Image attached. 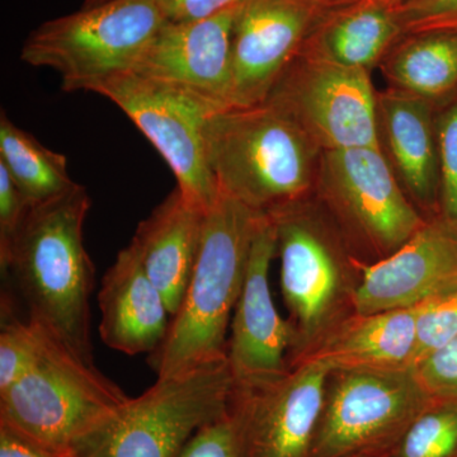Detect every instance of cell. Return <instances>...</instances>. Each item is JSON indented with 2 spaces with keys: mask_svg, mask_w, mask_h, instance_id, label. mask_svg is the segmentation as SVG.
I'll return each mask as SVG.
<instances>
[{
  "mask_svg": "<svg viewBox=\"0 0 457 457\" xmlns=\"http://www.w3.org/2000/svg\"><path fill=\"white\" fill-rule=\"evenodd\" d=\"M326 361L312 357L278 383L251 393L234 392L243 457H309L326 407Z\"/></svg>",
  "mask_w": 457,
  "mask_h": 457,
  "instance_id": "12",
  "label": "cell"
},
{
  "mask_svg": "<svg viewBox=\"0 0 457 457\" xmlns=\"http://www.w3.org/2000/svg\"><path fill=\"white\" fill-rule=\"evenodd\" d=\"M338 372L309 457L386 456L435 404L413 368Z\"/></svg>",
  "mask_w": 457,
  "mask_h": 457,
  "instance_id": "7",
  "label": "cell"
},
{
  "mask_svg": "<svg viewBox=\"0 0 457 457\" xmlns=\"http://www.w3.org/2000/svg\"><path fill=\"white\" fill-rule=\"evenodd\" d=\"M385 457H457V402L431 405Z\"/></svg>",
  "mask_w": 457,
  "mask_h": 457,
  "instance_id": "24",
  "label": "cell"
},
{
  "mask_svg": "<svg viewBox=\"0 0 457 457\" xmlns=\"http://www.w3.org/2000/svg\"><path fill=\"white\" fill-rule=\"evenodd\" d=\"M108 0H86L84 2L83 7L89 8V7H96V5L102 4V3H106Z\"/></svg>",
  "mask_w": 457,
  "mask_h": 457,
  "instance_id": "36",
  "label": "cell"
},
{
  "mask_svg": "<svg viewBox=\"0 0 457 457\" xmlns=\"http://www.w3.org/2000/svg\"><path fill=\"white\" fill-rule=\"evenodd\" d=\"M330 9L306 0H245L231 42V107L264 104Z\"/></svg>",
  "mask_w": 457,
  "mask_h": 457,
  "instance_id": "13",
  "label": "cell"
},
{
  "mask_svg": "<svg viewBox=\"0 0 457 457\" xmlns=\"http://www.w3.org/2000/svg\"><path fill=\"white\" fill-rule=\"evenodd\" d=\"M242 3L206 20L165 21L132 71L188 90L218 110L231 107V42Z\"/></svg>",
  "mask_w": 457,
  "mask_h": 457,
  "instance_id": "15",
  "label": "cell"
},
{
  "mask_svg": "<svg viewBox=\"0 0 457 457\" xmlns=\"http://www.w3.org/2000/svg\"><path fill=\"white\" fill-rule=\"evenodd\" d=\"M98 303L99 336L111 350L152 354L164 342L171 315L131 243L104 273Z\"/></svg>",
  "mask_w": 457,
  "mask_h": 457,
  "instance_id": "18",
  "label": "cell"
},
{
  "mask_svg": "<svg viewBox=\"0 0 457 457\" xmlns=\"http://www.w3.org/2000/svg\"><path fill=\"white\" fill-rule=\"evenodd\" d=\"M0 165L31 207L55 200L78 185L69 176L65 156L42 145L5 112L0 116Z\"/></svg>",
  "mask_w": 457,
  "mask_h": 457,
  "instance_id": "23",
  "label": "cell"
},
{
  "mask_svg": "<svg viewBox=\"0 0 457 457\" xmlns=\"http://www.w3.org/2000/svg\"><path fill=\"white\" fill-rule=\"evenodd\" d=\"M403 36L393 9L378 0H359L327 11L300 53L371 73Z\"/></svg>",
  "mask_w": 457,
  "mask_h": 457,
  "instance_id": "20",
  "label": "cell"
},
{
  "mask_svg": "<svg viewBox=\"0 0 457 457\" xmlns=\"http://www.w3.org/2000/svg\"><path fill=\"white\" fill-rule=\"evenodd\" d=\"M389 87L438 102L457 90V29L404 35L384 57Z\"/></svg>",
  "mask_w": 457,
  "mask_h": 457,
  "instance_id": "22",
  "label": "cell"
},
{
  "mask_svg": "<svg viewBox=\"0 0 457 457\" xmlns=\"http://www.w3.org/2000/svg\"><path fill=\"white\" fill-rule=\"evenodd\" d=\"M276 253L278 228L263 213L255 228L228 342L227 360L237 393L266 389L287 375L286 352L296 341L297 330L279 317L270 294V267Z\"/></svg>",
  "mask_w": 457,
  "mask_h": 457,
  "instance_id": "11",
  "label": "cell"
},
{
  "mask_svg": "<svg viewBox=\"0 0 457 457\" xmlns=\"http://www.w3.org/2000/svg\"><path fill=\"white\" fill-rule=\"evenodd\" d=\"M93 92L121 108L161 153L177 179V188L204 212L220 197L213 179L204 126L218 108L170 84L128 71L99 84Z\"/></svg>",
  "mask_w": 457,
  "mask_h": 457,
  "instance_id": "8",
  "label": "cell"
},
{
  "mask_svg": "<svg viewBox=\"0 0 457 457\" xmlns=\"http://www.w3.org/2000/svg\"><path fill=\"white\" fill-rule=\"evenodd\" d=\"M352 457H385V456L361 455V456H352Z\"/></svg>",
  "mask_w": 457,
  "mask_h": 457,
  "instance_id": "37",
  "label": "cell"
},
{
  "mask_svg": "<svg viewBox=\"0 0 457 457\" xmlns=\"http://www.w3.org/2000/svg\"><path fill=\"white\" fill-rule=\"evenodd\" d=\"M435 106L441 213L457 222V90L449 97L435 102Z\"/></svg>",
  "mask_w": 457,
  "mask_h": 457,
  "instance_id": "26",
  "label": "cell"
},
{
  "mask_svg": "<svg viewBox=\"0 0 457 457\" xmlns=\"http://www.w3.org/2000/svg\"><path fill=\"white\" fill-rule=\"evenodd\" d=\"M219 192L260 213L311 197L323 149L272 102L216 111L204 126Z\"/></svg>",
  "mask_w": 457,
  "mask_h": 457,
  "instance_id": "2",
  "label": "cell"
},
{
  "mask_svg": "<svg viewBox=\"0 0 457 457\" xmlns=\"http://www.w3.org/2000/svg\"><path fill=\"white\" fill-rule=\"evenodd\" d=\"M308 200L267 213L278 228L282 294L305 335L327 317L339 282L335 245L312 218Z\"/></svg>",
  "mask_w": 457,
  "mask_h": 457,
  "instance_id": "16",
  "label": "cell"
},
{
  "mask_svg": "<svg viewBox=\"0 0 457 457\" xmlns=\"http://www.w3.org/2000/svg\"><path fill=\"white\" fill-rule=\"evenodd\" d=\"M376 93L369 71L299 53L267 101L323 150L378 147Z\"/></svg>",
  "mask_w": 457,
  "mask_h": 457,
  "instance_id": "9",
  "label": "cell"
},
{
  "mask_svg": "<svg viewBox=\"0 0 457 457\" xmlns=\"http://www.w3.org/2000/svg\"><path fill=\"white\" fill-rule=\"evenodd\" d=\"M314 192L363 242L387 255L427 220L378 147L323 150Z\"/></svg>",
  "mask_w": 457,
  "mask_h": 457,
  "instance_id": "10",
  "label": "cell"
},
{
  "mask_svg": "<svg viewBox=\"0 0 457 457\" xmlns=\"http://www.w3.org/2000/svg\"><path fill=\"white\" fill-rule=\"evenodd\" d=\"M353 294L359 315L417 308L457 290V222L427 218L400 248L370 266Z\"/></svg>",
  "mask_w": 457,
  "mask_h": 457,
  "instance_id": "14",
  "label": "cell"
},
{
  "mask_svg": "<svg viewBox=\"0 0 457 457\" xmlns=\"http://www.w3.org/2000/svg\"><path fill=\"white\" fill-rule=\"evenodd\" d=\"M263 213L220 194L204 216L196 266L161 347L147 357L156 378L227 359L228 330Z\"/></svg>",
  "mask_w": 457,
  "mask_h": 457,
  "instance_id": "3",
  "label": "cell"
},
{
  "mask_svg": "<svg viewBox=\"0 0 457 457\" xmlns=\"http://www.w3.org/2000/svg\"><path fill=\"white\" fill-rule=\"evenodd\" d=\"M0 457H68L0 422Z\"/></svg>",
  "mask_w": 457,
  "mask_h": 457,
  "instance_id": "33",
  "label": "cell"
},
{
  "mask_svg": "<svg viewBox=\"0 0 457 457\" xmlns=\"http://www.w3.org/2000/svg\"><path fill=\"white\" fill-rule=\"evenodd\" d=\"M435 102L387 87L376 93L378 147L411 203L441 213Z\"/></svg>",
  "mask_w": 457,
  "mask_h": 457,
  "instance_id": "17",
  "label": "cell"
},
{
  "mask_svg": "<svg viewBox=\"0 0 457 457\" xmlns=\"http://www.w3.org/2000/svg\"><path fill=\"white\" fill-rule=\"evenodd\" d=\"M29 207L7 170L0 165V253L8 248Z\"/></svg>",
  "mask_w": 457,
  "mask_h": 457,
  "instance_id": "31",
  "label": "cell"
},
{
  "mask_svg": "<svg viewBox=\"0 0 457 457\" xmlns=\"http://www.w3.org/2000/svg\"><path fill=\"white\" fill-rule=\"evenodd\" d=\"M11 300L2 297L0 392L25 376L40 356L45 330L32 320L16 317Z\"/></svg>",
  "mask_w": 457,
  "mask_h": 457,
  "instance_id": "25",
  "label": "cell"
},
{
  "mask_svg": "<svg viewBox=\"0 0 457 457\" xmlns=\"http://www.w3.org/2000/svg\"><path fill=\"white\" fill-rule=\"evenodd\" d=\"M164 22L154 0H108L42 23L26 38L21 60L57 71L65 92H93L132 71Z\"/></svg>",
  "mask_w": 457,
  "mask_h": 457,
  "instance_id": "6",
  "label": "cell"
},
{
  "mask_svg": "<svg viewBox=\"0 0 457 457\" xmlns=\"http://www.w3.org/2000/svg\"><path fill=\"white\" fill-rule=\"evenodd\" d=\"M92 200L83 186L29 207L8 248L2 273L13 284L35 321L78 359L95 366L90 296L96 270L84 246Z\"/></svg>",
  "mask_w": 457,
  "mask_h": 457,
  "instance_id": "1",
  "label": "cell"
},
{
  "mask_svg": "<svg viewBox=\"0 0 457 457\" xmlns=\"http://www.w3.org/2000/svg\"><path fill=\"white\" fill-rule=\"evenodd\" d=\"M206 213L176 188L140 222L132 237L131 245L171 317L179 312L196 266Z\"/></svg>",
  "mask_w": 457,
  "mask_h": 457,
  "instance_id": "19",
  "label": "cell"
},
{
  "mask_svg": "<svg viewBox=\"0 0 457 457\" xmlns=\"http://www.w3.org/2000/svg\"><path fill=\"white\" fill-rule=\"evenodd\" d=\"M179 457H243L237 420L231 409L198 429Z\"/></svg>",
  "mask_w": 457,
  "mask_h": 457,
  "instance_id": "29",
  "label": "cell"
},
{
  "mask_svg": "<svg viewBox=\"0 0 457 457\" xmlns=\"http://www.w3.org/2000/svg\"><path fill=\"white\" fill-rule=\"evenodd\" d=\"M306 2L324 9H336L359 2V0H306Z\"/></svg>",
  "mask_w": 457,
  "mask_h": 457,
  "instance_id": "35",
  "label": "cell"
},
{
  "mask_svg": "<svg viewBox=\"0 0 457 457\" xmlns=\"http://www.w3.org/2000/svg\"><path fill=\"white\" fill-rule=\"evenodd\" d=\"M234 389L227 359L158 378L78 442L71 457H179L198 429L228 413Z\"/></svg>",
  "mask_w": 457,
  "mask_h": 457,
  "instance_id": "4",
  "label": "cell"
},
{
  "mask_svg": "<svg viewBox=\"0 0 457 457\" xmlns=\"http://www.w3.org/2000/svg\"><path fill=\"white\" fill-rule=\"evenodd\" d=\"M394 12L404 35L433 29H457V0H437Z\"/></svg>",
  "mask_w": 457,
  "mask_h": 457,
  "instance_id": "30",
  "label": "cell"
},
{
  "mask_svg": "<svg viewBox=\"0 0 457 457\" xmlns=\"http://www.w3.org/2000/svg\"><path fill=\"white\" fill-rule=\"evenodd\" d=\"M417 308L359 315L317 354L335 371L411 368L417 347Z\"/></svg>",
  "mask_w": 457,
  "mask_h": 457,
  "instance_id": "21",
  "label": "cell"
},
{
  "mask_svg": "<svg viewBox=\"0 0 457 457\" xmlns=\"http://www.w3.org/2000/svg\"><path fill=\"white\" fill-rule=\"evenodd\" d=\"M168 22L206 20L239 4L243 0H154Z\"/></svg>",
  "mask_w": 457,
  "mask_h": 457,
  "instance_id": "32",
  "label": "cell"
},
{
  "mask_svg": "<svg viewBox=\"0 0 457 457\" xmlns=\"http://www.w3.org/2000/svg\"><path fill=\"white\" fill-rule=\"evenodd\" d=\"M413 370L433 402H457V336L420 360Z\"/></svg>",
  "mask_w": 457,
  "mask_h": 457,
  "instance_id": "28",
  "label": "cell"
},
{
  "mask_svg": "<svg viewBox=\"0 0 457 457\" xmlns=\"http://www.w3.org/2000/svg\"><path fill=\"white\" fill-rule=\"evenodd\" d=\"M457 336V290L418 306L417 347L411 368Z\"/></svg>",
  "mask_w": 457,
  "mask_h": 457,
  "instance_id": "27",
  "label": "cell"
},
{
  "mask_svg": "<svg viewBox=\"0 0 457 457\" xmlns=\"http://www.w3.org/2000/svg\"><path fill=\"white\" fill-rule=\"evenodd\" d=\"M378 2L393 11H398V9L413 7V5L428 4L437 0H378Z\"/></svg>",
  "mask_w": 457,
  "mask_h": 457,
  "instance_id": "34",
  "label": "cell"
},
{
  "mask_svg": "<svg viewBox=\"0 0 457 457\" xmlns=\"http://www.w3.org/2000/svg\"><path fill=\"white\" fill-rule=\"evenodd\" d=\"M128 399L96 365L78 359L45 332L35 365L0 392V422L71 457L75 445Z\"/></svg>",
  "mask_w": 457,
  "mask_h": 457,
  "instance_id": "5",
  "label": "cell"
}]
</instances>
